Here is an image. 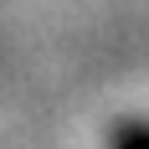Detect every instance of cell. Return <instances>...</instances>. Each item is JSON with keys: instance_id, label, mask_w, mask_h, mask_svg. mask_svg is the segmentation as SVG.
<instances>
[{"instance_id": "1", "label": "cell", "mask_w": 149, "mask_h": 149, "mask_svg": "<svg viewBox=\"0 0 149 149\" xmlns=\"http://www.w3.org/2000/svg\"><path fill=\"white\" fill-rule=\"evenodd\" d=\"M108 149H149V118H118L108 134Z\"/></svg>"}]
</instances>
